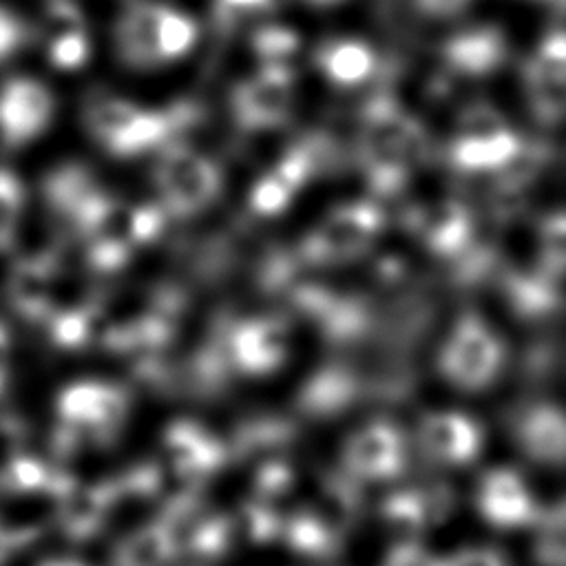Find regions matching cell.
Returning <instances> with one entry per match:
<instances>
[{
    "label": "cell",
    "mask_w": 566,
    "mask_h": 566,
    "mask_svg": "<svg viewBox=\"0 0 566 566\" xmlns=\"http://www.w3.org/2000/svg\"><path fill=\"white\" fill-rule=\"evenodd\" d=\"M424 148L422 130L400 108L389 102H374L363 122L360 153L369 181L378 190H391L407 166L420 157Z\"/></svg>",
    "instance_id": "cell-1"
},
{
    "label": "cell",
    "mask_w": 566,
    "mask_h": 566,
    "mask_svg": "<svg viewBox=\"0 0 566 566\" xmlns=\"http://www.w3.org/2000/svg\"><path fill=\"white\" fill-rule=\"evenodd\" d=\"M55 409L62 420V444L73 442L80 436L106 442L122 427L128 402L124 389L115 385L82 380L62 389Z\"/></svg>",
    "instance_id": "cell-2"
},
{
    "label": "cell",
    "mask_w": 566,
    "mask_h": 566,
    "mask_svg": "<svg viewBox=\"0 0 566 566\" xmlns=\"http://www.w3.org/2000/svg\"><path fill=\"white\" fill-rule=\"evenodd\" d=\"M504 349L495 332L475 314L462 316L449 334L440 367L442 374L460 389H482L500 371Z\"/></svg>",
    "instance_id": "cell-3"
},
{
    "label": "cell",
    "mask_w": 566,
    "mask_h": 566,
    "mask_svg": "<svg viewBox=\"0 0 566 566\" xmlns=\"http://www.w3.org/2000/svg\"><path fill=\"white\" fill-rule=\"evenodd\" d=\"M157 184L166 206L177 214H190L212 201L219 175L206 157L188 146H170L157 166Z\"/></svg>",
    "instance_id": "cell-4"
},
{
    "label": "cell",
    "mask_w": 566,
    "mask_h": 566,
    "mask_svg": "<svg viewBox=\"0 0 566 566\" xmlns=\"http://www.w3.org/2000/svg\"><path fill=\"white\" fill-rule=\"evenodd\" d=\"M55 99L40 80L18 75L0 86V144L20 148L38 139L51 124Z\"/></svg>",
    "instance_id": "cell-5"
},
{
    "label": "cell",
    "mask_w": 566,
    "mask_h": 566,
    "mask_svg": "<svg viewBox=\"0 0 566 566\" xmlns=\"http://www.w3.org/2000/svg\"><path fill=\"white\" fill-rule=\"evenodd\" d=\"M380 228V212L371 203H347L327 214L312 234L307 252L318 261H343L367 248Z\"/></svg>",
    "instance_id": "cell-6"
},
{
    "label": "cell",
    "mask_w": 566,
    "mask_h": 566,
    "mask_svg": "<svg viewBox=\"0 0 566 566\" xmlns=\"http://www.w3.org/2000/svg\"><path fill=\"white\" fill-rule=\"evenodd\" d=\"M38 38L46 53V60L62 71L77 69L88 57V31L84 18L73 0H46Z\"/></svg>",
    "instance_id": "cell-7"
},
{
    "label": "cell",
    "mask_w": 566,
    "mask_h": 566,
    "mask_svg": "<svg viewBox=\"0 0 566 566\" xmlns=\"http://www.w3.org/2000/svg\"><path fill=\"white\" fill-rule=\"evenodd\" d=\"M55 252L27 254L9 272L7 298L11 310L27 323H44L53 312Z\"/></svg>",
    "instance_id": "cell-8"
},
{
    "label": "cell",
    "mask_w": 566,
    "mask_h": 566,
    "mask_svg": "<svg viewBox=\"0 0 566 566\" xmlns=\"http://www.w3.org/2000/svg\"><path fill=\"white\" fill-rule=\"evenodd\" d=\"M292 106V75L285 66H265L234 93V111L248 128L274 126Z\"/></svg>",
    "instance_id": "cell-9"
},
{
    "label": "cell",
    "mask_w": 566,
    "mask_h": 566,
    "mask_svg": "<svg viewBox=\"0 0 566 566\" xmlns=\"http://www.w3.org/2000/svg\"><path fill=\"white\" fill-rule=\"evenodd\" d=\"M349 471L367 480L394 478L405 462V447L400 433L387 422H374L360 429L345 449Z\"/></svg>",
    "instance_id": "cell-10"
},
{
    "label": "cell",
    "mask_w": 566,
    "mask_h": 566,
    "mask_svg": "<svg viewBox=\"0 0 566 566\" xmlns=\"http://www.w3.org/2000/svg\"><path fill=\"white\" fill-rule=\"evenodd\" d=\"M51 497L57 504V522L66 537L88 539L104 522L115 493L108 484L80 486L75 480L60 475Z\"/></svg>",
    "instance_id": "cell-11"
},
{
    "label": "cell",
    "mask_w": 566,
    "mask_h": 566,
    "mask_svg": "<svg viewBox=\"0 0 566 566\" xmlns=\"http://www.w3.org/2000/svg\"><path fill=\"white\" fill-rule=\"evenodd\" d=\"M478 506L491 524L502 528L528 524L537 515L528 486L511 469H493L482 478Z\"/></svg>",
    "instance_id": "cell-12"
},
{
    "label": "cell",
    "mask_w": 566,
    "mask_h": 566,
    "mask_svg": "<svg viewBox=\"0 0 566 566\" xmlns=\"http://www.w3.org/2000/svg\"><path fill=\"white\" fill-rule=\"evenodd\" d=\"M422 447L442 464L471 462L482 447L480 427L464 413L436 411L422 420Z\"/></svg>",
    "instance_id": "cell-13"
},
{
    "label": "cell",
    "mask_w": 566,
    "mask_h": 566,
    "mask_svg": "<svg viewBox=\"0 0 566 566\" xmlns=\"http://www.w3.org/2000/svg\"><path fill=\"white\" fill-rule=\"evenodd\" d=\"M566 46L562 31L548 35L526 69L528 93L535 111L544 119H557L564 106Z\"/></svg>",
    "instance_id": "cell-14"
},
{
    "label": "cell",
    "mask_w": 566,
    "mask_h": 566,
    "mask_svg": "<svg viewBox=\"0 0 566 566\" xmlns=\"http://www.w3.org/2000/svg\"><path fill=\"white\" fill-rule=\"evenodd\" d=\"M285 329L279 321L259 318L239 325L230 334L228 352L237 367L248 374H265L285 356Z\"/></svg>",
    "instance_id": "cell-15"
},
{
    "label": "cell",
    "mask_w": 566,
    "mask_h": 566,
    "mask_svg": "<svg viewBox=\"0 0 566 566\" xmlns=\"http://www.w3.org/2000/svg\"><path fill=\"white\" fill-rule=\"evenodd\" d=\"M161 4L159 2H133L119 18L115 42L119 55L133 66L161 64L157 49Z\"/></svg>",
    "instance_id": "cell-16"
},
{
    "label": "cell",
    "mask_w": 566,
    "mask_h": 566,
    "mask_svg": "<svg viewBox=\"0 0 566 566\" xmlns=\"http://www.w3.org/2000/svg\"><path fill=\"white\" fill-rule=\"evenodd\" d=\"M506 53L504 35L495 27H471L444 44L447 64L462 75L491 73Z\"/></svg>",
    "instance_id": "cell-17"
},
{
    "label": "cell",
    "mask_w": 566,
    "mask_h": 566,
    "mask_svg": "<svg viewBox=\"0 0 566 566\" xmlns=\"http://www.w3.org/2000/svg\"><path fill=\"white\" fill-rule=\"evenodd\" d=\"M312 164L314 161L307 148H292L274 170L254 184L250 192V206L261 214L281 212L301 188V184L310 177Z\"/></svg>",
    "instance_id": "cell-18"
},
{
    "label": "cell",
    "mask_w": 566,
    "mask_h": 566,
    "mask_svg": "<svg viewBox=\"0 0 566 566\" xmlns=\"http://www.w3.org/2000/svg\"><path fill=\"white\" fill-rule=\"evenodd\" d=\"M517 438L528 458L544 464L564 460V416L553 405H537L524 413Z\"/></svg>",
    "instance_id": "cell-19"
},
{
    "label": "cell",
    "mask_w": 566,
    "mask_h": 566,
    "mask_svg": "<svg viewBox=\"0 0 566 566\" xmlns=\"http://www.w3.org/2000/svg\"><path fill=\"white\" fill-rule=\"evenodd\" d=\"M44 199L57 217H64L71 226L80 219V214L88 208V203L99 195L91 172L82 166H62L46 175L44 184Z\"/></svg>",
    "instance_id": "cell-20"
},
{
    "label": "cell",
    "mask_w": 566,
    "mask_h": 566,
    "mask_svg": "<svg viewBox=\"0 0 566 566\" xmlns=\"http://www.w3.org/2000/svg\"><path fill=\"white\" fill-rule=\"evenodd\" d=\"M166 447L172 455L175 469L186 478H197L212 471L223 460V449L195 424H172L166 433Z\"/></svg>",
    "instance_id": "cell-21"
},
{
    "label": "cell",
    "mask_w": 566,
    "mask_h": 566,
    "mask_svg": "<svg viewBox=\"0 0 566 566\" xmlns=\"http://www.w3.org/2000/svg\"><path fill=\"white\" fill-rule=\"evenodd\" d=\"M522 146L513 130L504 128L493 135L455 137L451 144V161L464 170H495L502 168Z\"/></svg>",
    "instance_id": "cell-22"
},
{
    "label": "cell",
    "mask_w": 566,
    "mask_h": 566,
    "mask_svg": "<svg viewBox=\"0 0 566 566\" xmlns=\"http://www.w3.org/2000/svg\"><path fill=\"white\" fill-rule=\"evenodd\" d=\"M175 535L166 522H155L130 533L115 551L113 566H166L175 553Z\"/></svg>",
    "instance_id": "cell-23"
},
{
    "label": "cell",
    "mask_w": 566,
    "mask_h": 566,
    "mask_svg": "<svg viewBox=\"0 0 566 566\" xmlns=\"http://www.w3.org/2000/svg\"><path fill=\"white\" fill-rule=\"evenodd\" d=\"M316 62L338 84H358L374 71V53L360 40H332L321 46Z\"/></svg>",
    "instance_id": "cell-24"
},
{
    "label": "cell",
    "mask_w": 566,
    "mask_h": 566,
    "mask_svg": "<svg viewBox=\"0 0 566 566\" xmlns=\"http://www.w3.org/2000/svg\"><path fill=\"white\" fill-rule=\"evenodd\" d=\"M420 230L431 250L453 254L469 237V217L460 203L442 201L422 214Z\"/></svg>",
    "instance_id": "cell-25"
},
{
    "label": "cell",
    "mask_w": 566,
    "mask_h": 566,
    "mask_svg": "<svg viewBox=\"0 0 566 566\" xmlns=\"http://www.w3.org/2000/svg\"><path fill=\"white\" fill-rule=\"evenodd\" d=\"M57 480V471H53L46 462L29 453H15L0 467V493L4 495H51Z\"/></svg>",
    "instance_id": "cell-26"
},
{
    "label": "cell",
    "mask_w": 566,
    "mask_h": 566,
    "mask_svg": "<svg viewBox=\"0 0 566 566\" xmlns=\"http://www.w3.org/2000/svg\"><path fill=\"white\" fill-rule=\"evenodd\" d=\"M24 210V186L15 172L0 168V252H9L18 239Z\"/></svg>",
    "instance_id": "cell-27"
},
{
    "label": "cell",
    "mask_w": 566,
    "mask_h": 566,
    "mask_svg": "<svg viewBox=\"0 0 566 566\" xmlns=\"http://www.w3.org/2000/svg\"><path fill=\"white\" fill-rule=\"evenodd\" d=\"M195 40H197L195 22L188 15L179 13L177 9L161 4L159 29H157V49H159L161 62L184 55Z\"/></svg>",
    "instance_id": "cell-28"
},
{
    "label": "cell",
    "mask_w": 566,
    "mask_h": 566,
    "mask_svg": "<svg viewBox=\"0 0 566 566\" xmlns=\"http://www.w3.org/2000/svg\"><path fill=\"white\" fill-rule=\"evenodd\" d=\"M256 53L265 60V66H285V62L294 55L298 40L283 27L261 29L254 38Z\"/></svg>",
    "instance_id": "cell-29"
},
{
    "label": "cell",
    "mask_w": 566,
    "mask_h": 566,
    "mask_svg": "<svg viewBox=\"0 0 566 566\" xmlns=\"http://www.w3.org/2000/svg\"><path fill=\"white\" fill-rule=\"evenodd\" d=\"M535 553L544 566H564V509H562V504L544 522Z\"/></svg>",
    "instance_id": "cell-30"
},
{
    "label": "cell",
    "mask_w": 566,
    "mask_h": 566,
    "mask_svg": "<svg viewBox=\"0 0 566 566\" xmlns=\"http://www.w3.org/2000/svg\"><path fill=\"white\" fill-rule=\"evenodd\" d=\"M274 0H217L214 18L223 29H237L263 15Z\"/></svg>",
    "instance_id": "cell-31"
},
{
    "label": "cell",
    "mask_w": 566,
    "mask_h": 566,
    "mask_svg": "<svg viewBox=\"0 0 566 566\" xmlns=\"http://www.w3.org/2000/svg\"><path fill=\"white\" fill-rule=\"evenodd\" d=\"M509 128L502 119V115L491 106H471L458 122V135L455 137H480V135H493Z\"/></svg>",
    "instance_id": "cell-32"
},
{
    "label": "cell",
    "mask_w": 566,
    "mask_h": 566,
    "mask_svg": "<svg viewBox=\"0 0 566 566\" xmlns=\"http://www.w3.org/2000/svg\"><path fill=\"white\" fill-rule=\"evenodd\" d=\"M385 517L400 533H413L424 522V511L420 500L409 495H396L385 504Z\"/></svg>",
    "instance_id": "cell-33"
},
{
    "label": "cell",
    "mask_w": 566,
    "mask_h": 566,
    "mask_svg": "<svg viewBox=\"0 0 566 566\" xmlns=\"http://www.w3.org/2000/svg\"><path fill=\"white\" fill-rule=\"evenodd\" d=\"M29 40L27 24L7 7L0 4V62L15 55Z\"/></svg>",
    "instance_id": "cell-34"
},
{
    "label": "cell",
    "mask_w": 566,
    "mask_h": 566,
    "mask_svg": "<svg viewBox=\"0 0 566 566\" xmlns=\"http://www.w3.org/2000/svg\"><path fill=\"white\" fill-rule=\"evenodd\" d=\"M433 566H506V564L497 551L467 548V551H458L447 559H436Z\"/></svg>",
    "instance_id": "cell-35"
},
{
    "label": "cell",
    "mask_w": 566,
    "mask_h": 566,
    "mask_svg": "<svg viewBox=\"0 0 566 566\" xmlns=\"http://www.w3.org/2000/svg\"><path fill=\"white\" fill-rule=\"evenodd\" d=\"M33 535H35V531H11L0 524V566H4L9 562V557L20 546H24Z\"/></svg>",
    "instance_id": "cell-36"
},
{
    "label": "cell",
    "mask_w": 566,
    "mask_h": 566,
    "mask_svg": "<svg viewBox=\"0 0 566 566\" xmlns=\"http://www.w3.org/2000/svg\"><path fill=\"white\" fill-rule=\"evenodd\" d=\"M433 562H436V559L427 557L420 548H416V546H411V544L405 542L402 546H398V548L389 555L387 566H433Z\"/></svg>",
    "instance_id": "cell-37"
},
{
    "label": "cell",
    "mask_w": 566,
    "mask_h": 566,
    "mask_svg": "<svg viewBox=\"0 0 566 566\" xmlns=\"http://www.w3.org/2000/svg\"><path fill=\"white\" fill-rule=\"evenodd\" d=\"M471 0H416V4L429 15H455L460 13Z\"/></svg>",
    "instance_id": "cell-38"
},
{
    "label": "cell",
    "mask_w": 566,
    "mask_h": 566,
    "mask_svg": "<svg viewBox=\"0 0 566 566\" xmlns=\"http://www.w3.org/2000/svg\"><path fill=\"white\" fill-rule=\"evenodd\" d=\"M9 371H11V343H9V332L4 329V325H0V396L7 389Z\"/></svg>",
    "instance_id": "cell-39"
},
{
    "label": "cell",
    "mask_w": 566,
    "mask_h": 566,
    "mask_svg": "<svg viewBox=\"0 0 566 566\" xmlns=\"http://www.w3.org/2000/svg\"><path fill=\"white\" fill-rule=\"evenodd\" d=\"M38 566H86V564L71 557H51V559H42Z\"/></svg>",
    "instance_id": "cell-40"
},
{
    "label": "cell",
    "mask_w": 566,
    "mask_h": 566,
    "mask_svg": "<svg viewBox=\"0 0 566 566\" xmlns=\"http://www.w3.org/2000/svg\"><path fill=\"white\" fill-rule=\"evenodd\" d=\"M305 2L316 4V7H329V4H336V2H340V0H305Z\"/></svg>",
    "instance_id": "cell-41"
}]
</instances>
